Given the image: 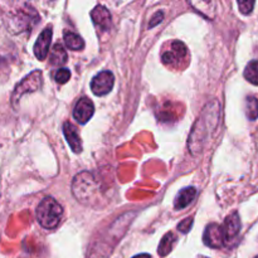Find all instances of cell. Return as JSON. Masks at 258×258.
I'll use <instances>...</instances> for the list:
<instances>
[{"label":"cell","mask_w":258,"mask_h":258,"mask_svg":"<svg viewBox=\"0 0 258 258\" xmlns=\"http://www.w3.org/2000/svg\"><path fill=\"white\" fill-rule=\"evenodd\" d=\"M67 59H68V55H67V52H66L64 47H63L60 43L54 44V47H53L52 53H50V57H49L50 64L52 66H63L66 62H67Z\"/></svg>","instance_id":"5bb4252c"},{"label":"cell","mask_w":258,"mask_h":258,"mask_svg":"<svg viewBox=\"0 0 258 258\" xmlns=\"http://www.w3.org/2000/svg\"><path fill=\"white\" fill-rule=\"evenodd\" d=\"M244 78L252 85L258 86V60H252L244 70Z\"/></svg>","instance_id":"e0dca14e"},{"label":"cell","mask_w":258,"mask_h":258,"mask_svg":"<svg viewBox=\"0 0 258 258\" xmlns=\"http://www.w3.org/2000/svg\"><path fill=\"white\" fill-rule=\"evenodd\" d=\"M54 78L57 83H59V85H64V83H67L71 78L70 70H67V68H60V70L57 71Z\"/></svg>","instance_id":"d6986e66"},{"label":"cell","mask_w":258,"mask_h":258,"mask_svg":"<svg viewBox=\"0 0 258 258\" xmlns=\"http://www.w3.org/2000/svg\"><path fill=\"white\" fill-rule=\"evenodd\" d=\"M63 39H64L66 45L72 50H81L85 48V42H83L82 38L78 34H76V33L66 32L64 35H63Z\"/></svg>","instance_id":"9a60e30c"},{"label":"cell","mask_w":258,"mask_h":258,"mask_svg":"<svg viewBox=\"0 0 258 258\" xmlns=\"http://www.w3.org/2000/svg\"><path fill=\"white\" fill-rule=\"evenodd\" d=\"M63 134L67 140L68 145L71 146L76 154H80L82 151V141H81L80 134H78L77 127L71 122H64L63 125Z\"/></svg>","instance_id":"7c38bea8"},{"label":"cell","mask_w":258,"mask_h":258,"mask_svg":"<svg viewBox=\"0 0 258 258\" xmlns=\"http://www.w3.org/2000/svg\"><path fill=\"white\" fill-rule=\"evenodd\" d=\"M63 217V208L54 198L47 197L37 208V219L45 229H54Z\"/></svg>","instance_id":"7a4b0ae2"},{"label":"cell","mask_w":258,"mask_h":258,"mask_svg":"<svg viewBox=\"0 0 258 258\" xmlns=\"http://www.w3.org/2000/svg\"><path fill=\"white\" fill-rule=\"evenodd\" d=\"M224 234V243H229V242H233L237 238V236L239 234L241 231V221H239V217L237 213L229 214L228 217L224 221V224L222 226Z\"/></svg>","instance_id":"9c48e42d"},{"label":"cell","mask_w":258,"mask_h":258,"mask_svg":"<svg viewBox=\"0 0 258 258\" xmlns=\"http://www.w3.org/2000/svg\"><path fill=\"white\" fill-rule=\"evenodd\" d=\"M163 18H164V13H163V12L155 13V15H154V17L151 18V20H153V22L150 23V25H149V27L154 28L156 24H159V23H161V20H163Z\"/></svg>","instance_id":"7402d4cb"},{"label":"cell","mask_w":258,"mask_h":258,"mask_svg":"<svg viewBox=\"0 0 258 258\" xmlns=\"http://www.w3.org/2000/svg\"><path fill=\"white\" fill-rule=\"evenodd\" d=\"M186 54H188V52H186L185 44L180 40H174L169 45V49L163 53L161 60L166 66H176L179 62L184 60Z\"/></svg>","instance_id":"8992f818"},{"label":"cell","mask_w":258,"mask_h":258,"mask_svg":"<svg viewBox=\"0 0 258 258\" xmlns=\"http://www.w3.org/2000/svg\"><path fill=\"white\" fill-rule=\"evenodd\" d=\"M219 121L218 103H208L202 111L201 116L191 128L188 139V148L193 155H198L203 151L204 145L211 138V134L216 131Z\"/></svg>","instance_id":"6da1fadb"},{"label":"cell","mask_w":258,"mask_h":258,"mask_svg":"<svg viewBox=\"0 0 258 258\" xmlns=\"http://www.w3.org/2000/svg\"><path fill=\"white\" fill-rule=\"evenodd\" d=\"M52 28L48 27L38 35L37 42L34 44V54L39 60H44L47 58L48 50H49L50 42H52Z\"/></svg>","instance_id":"30bf717a"},{"label":"cell","mask_w":258,"mask_h":258,"mask_svg":"<svg viewBox=\"0 0 258 258\" xmlns=\"http://www.w3.org/2000/svg\"><path fill=\"white\" fill-rule=\"evenodd\" d=\"M73 196L81 203H88L97 193V183L92 174L83 171L75 176L72 184Z\"/></svg>","instance_id":"3957f363"},{"label":"cell","mask_w":258,"mask_h":258,"mask_svg":"<svg viewBox=\"0 0 258 258\" xmlns=\"http://www.w3.org/2000/svg\"><path fill=\"white\" fill-rule=\"evenodd\" d=\"M93 113H95V105L92 101L88 97H82L76 103L75 110H73V117L76 121L85 125L91 120Z\"/></svg>","instance_id":"52a82bcc"},{"label":"cell","mask_w":258,"mask_h":258,"mask_svg":"<svg viewBox=\"0 0 258 258\" xmlns=\"http://www.w3.org/2000/svg\"><path fill=\"white\" fill-rule=\"evenodd\" d=\"M196 197L197 189L194 188V186H189V188L183 189V190L178 194V197H176L174 207H175V209H184L194 201Z\"/></svg>","instance_id":"4fadbf2b"},{"label":"cell","mask_w":258,"mask_h":258,"mask_svg":"<svg viewBox=\"0 0 258 258\" xmlns=\"http://www.w3.org/2000/svg\"><path fill=\"white\" fill-rule=\"evenodd\" d=\"M247 116L249 120H256L258 117V101L256 97H248L246 102Z\"/></svg>","instance_id":"ac0fdd59"},{"label":"cell","mask_w":258,"mask_h":258,"mask_svg":"<svg viewBox=\"0 0 258 258\" xmlns=\"http://www.w3.org/2000/svg\"><path fill=\"white\" fill-rule=\"evenodd\" d=\"M191 226H193V218H188V219H185V221H183L180 224H179L178 229L180 232H183V233H188L189 229L191 228Z\"/></svg>","instance_id":"44dd1931"},{"label":"cell","mask_w":258,"mask_h":258,"mask_svg":"<svg viewBox=\"0 0 258 258\" xmlns=\"http://www.w3.org/2000/svg\"><path fill=\"white\" fill-rule=\"evenodd\" d=\"M43 85V75L40 71H34L30 75H28L19 85H17L14 92L12 96V103L14 105V107H17V102H19V100L22 98L23 95L25 93H32L35 91L40 90Z\"/></svg>","instance_id":"277c9868"},{"label":"cell","mask_w":258,"mask_h":258,"mask_svg":"<svg viewBox=\"0 0 258 258\" xmlns=\"http://www.w3.org/2000/svg\"><path fill=\"white\" fill-rule=\"evenodd\" d=\"M134 258H151L149 254H140V256H135Z\"/></svg>","instance_id":"603a6c76"},{"label":"cell","mask_w":258,"mask_h":258,"mask_svg":"<svg viewBox=\"0 0 258 258\" xmlns=\"http://www.w3.org/2000/svg\"><path fill=\"white\" fill-rule=\"evenodd\" d=\"M254 258H258V256H257V257H254Z\"/></svg>","instance_id":"cb8c5ba5"},{"label":"cell","mask_w":258,"mask_h":258,"mask_svg":"<svg viewBox=\"0 0 258 258\" xmlns=\"http://www.w3.org/2000/svg\"><path fill=\"white\" fill-rule=\"evenodd\" d=\"M115 76L111 71H102L91 81V90L96 96H105L112 90Z\"/></svg>","instance_id":"5b68a950"},{"label":"cell","mask_w":258,"mask_h":258,"mask_svg":"<svg viewBox=\"0 0 258 258\" xmlns=\"http://www.w3.org/2000/svg\"><path fill=\"white\" fill-rule=\"evenodd\" d=\"M203 241L207 246L212 247V248H221V247H223L226 243H224V234L222 226L216 223L209 224L206 228V232H204Z\"/></svg>","instance_id":"ba28073f"},{"label":"cell","mask_w":258,"mask_h":258,"mask_svg":"<svg viewBox=\"0 0 258 258\" xmlns=\"http://www.w3.org/2000/svg\"><path fill=\"white\" fill-rule=\"evenodd\" d=\"M91 18H92L93 24L100 29L108 30V28L111 27V13L103 5H97L93 8L91 12Z\"/></svg>","instance_id":"8fae6325"},{"label":"cell","mask_w":258,"mask_h":258,"mask_svg":"<svg viewBox=\"0 0 258 258\" xmlns=\"http://www.w3.org/2000/svg\"><path fill=\"white\" fill-rule=\"evenodd\" d=\"M176 242V236L174 233H168L163 237L160 242V246H159V254L163 257H165L166 254H169L173 249L174 244Z\"/></svg>","instance_id":"2e32d148"},{"label":"cell","mask_w":258,"mask_h":258,"mask_svg":"<svg viewBox=\"0 0 258 258\" xmlns=\"http://www.w3.org/2000/svg\"><path fill=\"white\" fill-rule=\"evenodd\" d=\"M238 7L242 14H251L254 7V2H238Z\"/></svg>","instance_id":"ffe728a7"}]
</instances>
